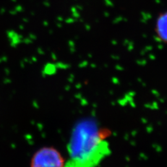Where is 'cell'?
<instances>
[{"label": "cell", "instance_id": "1", "mask_svg": "<svg viewBox=\"0 0 167 167\" xmlns=\"http://www.w3.org/2000/svg\"><path fill=\"white\" fill-rule=\"evenodd\" d=\"M69 157L63 167H96L110 153L109 144L92 121L75 128L68 146Z\"/></svg>", "mask_w": 167, "mask_h": 167}, {"label": "cell", "instance_id": "2", "mask_svg": "<svg viewBox=\"0 0 167 167\" xmlns=\"http://www.w3.org/2000/svg\"><path fill=\"white\" fill-rule=\"evenodd\" d=\"M63 165L58 152L49 148L40 151L32 162V167H63Z\"/></svg>", "mask_w": 167, "mask_h": 167}, {"label": "cell", "instance_id": "3", "mask_svg": "<svg viewBox=\"0 0 167 167\" xmlns=\"http://www.w3.org/2000/svg\"><path fill=\"white\" fill-rule=\"evenodd\" d=\"M155 32L161 41L167 43V11L162 13L157 17Z\"/></svg>", "mask_w": 167, "mask_h": 167}]
</instances>
